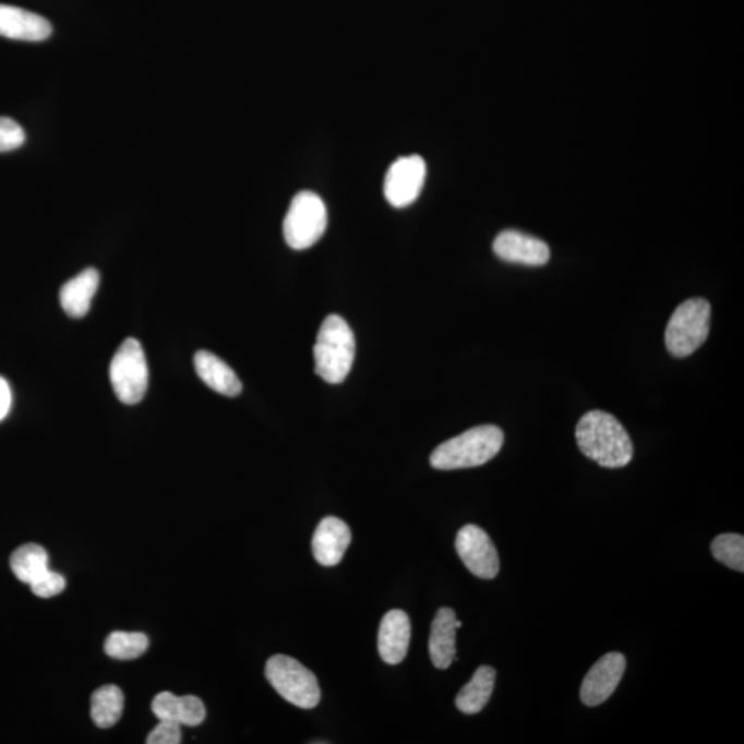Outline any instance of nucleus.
<instances>
[{
    "label": "nucleus",
    "mask_w": 744,
    "mask_h": 744,
    "mask_svg": "<svg viewBox=\"0 0 744 744\" xmlns=\"http://www.w3.org/2000/svg\"><path fill=\"white\" fill-rule=\"evenodd\" d=\"M411 640L410 617L401 610H393L382 617L379 633V651L387 664H398L406 659Z\"/></svg>",
    "instance_id": "obj_14"
},
{
    "label": "nucleus",
    "mask_w": 744,
    "mask_h": 744,
    "mask_svg": "<svg viewBox=\"0 0 744 744\" xmlns=\"http://www.w3.org/2000/svg\"><path fill=\"white\" fill-rule=\"evenodd\" d=\"M265 675L277 694L300 709H313L321 704L322 693L316 675L286 655H275L266 662Z\"/></svg>",
    "instance_id": "obj_4"
},
{
    "label": "nucleus",
    "mask_w": 744,
    "mask_h": 744,
    "mask_svg": "<svg viewBox=\"0 0 744 744\" xmlns=\"http://www.w3.org/2000/svg\"><path fill=\"white\" fill-rule=\"evenodd\" d=\"M115 395L123 405L133 406L143 400L148 389L149 370L143 345L128 338L115 353L109 369Z\"/></svg>",
    "instance_id": "obj_7"
},
{
    "label": "nucleus",
    "mask_w": 744,
    "mask_h": 744,
    "mask_svg": "<svg viewBox=\"0 0 744 744\" xmlns=\"http://www.w3.org/2000/svg\"><path fill=\"white\" fill-rule=\"evenodd\" d=\"M496 672L490 667L476 670L473 677L459 691L455 705L464 715H477L489 704L494 693Z\"/></svg>",
    "instance_id": "obj_18"
},
{
    "label": "nucleus",
    "mask_w": 744,
    "mask_h": 744,
    "mask_svg": "<svg viewBox=\"0 0 744 744\" xmlns=\"http://www.w3.org/2000/svg\"><path fill=\"white\" fill-rule=\"evenodd\" d=\"M711 553L717 562L727 567L743 573L744 571V538L739 533H722L711 543Z\"/></svg>",
    "instance_id": "obj_22"
},
{
    "label": "nucleus",
    "mask_w": 744,
    "mask_h": 744,
    "mask_svg": "<svg viewBox=\"0 0 744 744\" xmlns=\"http://www.w3.org/2000/svg\"><path fill=\"white\" fill-rule=\"evenodd\" d=\"M626 670L625 655L611 652L604 655L586 674L580 686V699L586 706L604 704L615 693Z\"/></svg>",
    "instance_id": "obj_10"
},
{
    "label": "nucleus",
    "mask_w": 744,
    "mask_h": 744,
    "mask_svg": "<svg viewBox=\"0 0 744 744\" xmlns=\"http://www.w3.org/2000/svg\"><path fill=\"white\" fill-rule=\"evenodd\" d=\"M124 696L117 685H105L92 696V720L98 728L117 725L123 715Z\"/></svg>",
    "instance_id": "obj_20"
},
{
    "label": "nucleus",
    "mask_w": 744,
    "mask_h": 744,
    "mask_svg": "<svg viewBox=\"0 0 744 744\" xmlns=\"http://www.w3.org/2000/svg\"><path fill=\"white\" fill-rule=\"evenodd\" d=\"M193 363H195L199 379L208 387H212L214 392L228 397H236L242 393V382H240L236 372L223 359H219L218 356L208 352V350H199Z\"/></svg>",
    "instance_id": "obj_16"
},
{
    "label": "nucleus",
    "mask_w": 744,
    "mask_h": 744,
    "mask_svg": "<svg viewBox=\"0 0 744 744\" xmlns=\"http://www.w3.org/2000/svg\"><path fill=\"white\" fill-rule=\"evenodd\" d=\"M492 249L497 259L511 264L542 266L550 260V249L543 240L515 229L497 235Z\"/></svg>",
    "instance_id": "obj_11"
},
{
    "label": "nucleus",
    "mask_w": 744,
    "mask_h": 744,
    "mask_svg": "<svg viewBox=\"0 0 744 744\" xmlns=\"http://www.w3.org/2000/svg\"><path fill=\"white\" fill-rule=\"evenodd\" d=\"M152 712H154L157 720L178 722V715H180V696L171 693H160L155 696L152 701Z\"/></svg>",
    "instance_id": "obj_26"
},
{
    "label": "nucleus",
    "mask_w": 744,
    "mask_h": 744,
    "mask_svg": "<svg viewBox=\"0 0 744 744\" xmlns=\"http://www.w3.org/2000/svg\"><path fill=\"white\" fill-rule=\"evenodd\" d=\"M457 615L451 608H440L432 623L429 637V655L434 668L445 670L453 664L457 657L455 636H457Z\"/></svg>",
    "instance_id": "obj_15"
},
{
    "label": "nucleus",
    "mask_w": 744,
    "mask_h": 744,
    "mask_svg": "<svg viewBox=\"0 0 744 744\" xmlns=\"http://www.w3.org/2000/svg\"><path fill=\"white\" fill-rule=\"evenodd\" d=\"M65 585L67 581L64 576L49 569L29 586L35 596L41 597V599H50V597L62 593L65 589Z\"/></svg>",
    "instance_id": "obj_25"
},
{
    "label": "nucleus",
    "mask_w": 744,
    "mask_h": 744,
    "mask_svg": "<svg viewBox=\"0 0 744 744\" xmlns=\"http://www.w3.org/2000/svg\"><path fill=\"white\" fill-rule=\"evenodd\" d=\"M99 274L97 269L88 268L73 279L68 280L60 290L62 309L70 317H85L92 308V301L98 290Z\"/></svg>",
    "instance_id": "obj_17"
},
{
    "label": "nucleus",
    "mask_w": 744,
    "mask_h": 744,
    "mask_svg": "<svg viewBox=\"0 0 744 744\" xmlns=\"http://www.w3.org/2000/svg\"><path fill=\"white\" fill-rule=\"evenodd\" d=\"M711 308L704 298H691L681 303L670 317L667 347L675 358H686L698 350L709 337Z\"/></svg>",
    "instance_id": "obj_5"
},
{
    "label": "nucleus",
    "mask_w": 744,
    "mask_h": 744,
    "mask_svg": "<svg viewBox=\"0 0 744 744\" xmlns=\"http://www.w3.org/2000/svg\"><path fill=\"white\" fill-rule=\"evenodd\" d=\"M12 403L13 396L9 382L4 380L3 376H0V422L9 416Z\"/></svg>",
    "instance_id": "obj_28"
},
{
    "label": "nucleus",
    "mask_w": 744,
    "mask_h": 744,
    "mask_svg": "<svg viewBox=\"0 0 744 744\" xmlns=\"http://www.w3.org/2000/svg\"><path fill=\"white\" fill-rule=\"evenodd\" d=\"M356 340L352 328L338 314H329L314 344V371L328 384H343L352 370Z\"/></svg>",
    "instance_id": "obj_3"
},
{
    "label": "nucleus",
    "mask_w": 744,
    "mask_h": 744,
    "mask_svg": "<svg viewBox=\"0 0 744 744\" xmlns=\"http://www.w3.org/2000/svg\"><path fill=\"white\" fill-rule=\"evenodd\" d=\"M181 725L175 721L160 720L146 737L148 744H178L182 741Z\"/></svg>",
    "instance_id": "obj_27"
},
{
    "label": "nucleus",
    "mask_w": 744,
    "mask_h": 744,
    "mask_svg": "<svg viewBox=\"0 0 744 744\" xmlns=\"http://www.w3.org/2000/svg\"><path fill=\"white\" fill-rule=\"evenodd\" d=\"M581 454L602 468H623L633 458V443L626 429L611 413L590 411L576 427Z\"/></svg>",
    "instance_id": "obj_1"
},
{
    "label": "nucleus",
    "mask_w": 744,
    "mask_h": 744,
    "mask_svg": "<svg viewBox=\"0 0 744 744\" xmlns=\"http://www.w3.org/2000/svg\"><path fill=\"white\" fill-rule=\"evenodd\" d=\"M327 207L317 193L303 191L292 197L283 223V235L292 250L311 249L326 232Z\"/></svg>",
    "instance_id": "obj_6"
},
{
    "label": "nucleus",
    "mask_w": 744,
    "mask_h": 744,
    "mask_svg": "<svg viewBox=\"0 0 744 744\" xmlns=\"http://www.w3.org/2000/svg\"><path fill=\"white\" fill-rule=\"evenodd\" d=\"M15 578L23 584H34L41 575L49 571V554L39 544L28 543L19 548L10 559Z\"/></svg>",
    "instance_id": "obj_19"
},
{
    "label": "nucleus",
    "mask_w": 744,
    "mask_h": 744,
    "mask_svg": "<svg viewBox=\"0 0 744 744\" xmlns=\"http://www.w3.org/2000/svg\"><path fill=\"white\" fill-rule=\"evenodd\" d=\"M503 440V432L494 424L471 428L440 444L431 455V465L437 470L476 468L496 457Z\"/></svg>",
    "instance_id": "obj_2"
},
{
    "label": "nucleus",
    "mask_w": 744,
    "mask_h": 744,
    "mask_svg": "<svg viewBox=\"0 0 744 744\" xmlns=\"http://www.w3.org/2000/svg\"><path fill=\"white\" fill-rule=\"evenodd\" d=\"M350 542L352 533L347 523L337 517L323 518L312 539L314 559L324 567H334L343 562Z\"/></svg>",
    "instance_id": "obj_12"
},
{
    "label": "nucleus",
    "mask_w": 744,
    "mask_h": 744,
    "mask_svg": "<svg viewBox=\"0 0 744 744\" xmlns=\"http://www.w3.org/2000/svg\"><path fill=\"white\" fill-rule=\"evenodd\" d=\"M206 720V707L197 696H181L180 716L178 722L181 727H197Z\"/></svg>",
    "instance_id": "obj_23"
},
{
    "label": "nucleus",
    "mask_w": 744,
    "mask_h": 744,
    "mask_svg": "<svg viewBox=\"0 0 744 744\" xmlns=\"http://www.w3.org/2000/svg\"><path fill=\"white\" fill-rule=\"evenodd\" d=\"M149 638L144 633L113 632L105 641V653L118 660H133L144 655Z\"/></svg>",
    "instance_id": "obj_21"
},
{
    "label": "nucleus",
    "mask_w": 744,
    "mask_h": 744,
    "mask_svg": "<svg viewBox=\"0 0 744 744\" xmlns=\"http://www.w3.org/2000/svg\"><path fill=\"white\" fill-rule=\"evenodd\" d=\"M25 140V131L15 120L0 117V152L19 149Z\"/></svg>",
    "instance_id": "obj_24"
},
{
    "label": "nucleus",
    "mask_w": 744,
    "mask_h": 744,
    "mask_svg": "<svg viewBox=\"0 0 744 744\" xmlns=\"http://www.w3.org/2000/svg\"><path fill=\"white\" fill-rule=\"evenodd\" d=\"M52 26L41 15L10 4H0V36L3 38L41 41L49 38Z\"/></svg>",
    "instance_id": "obj_13"
},
{
    "label": "nucleus",
    "mask_w": 744,
    "mask_h": 744,
    "mask_svg": "<svg viewBox=\"0 0 744 744\" xmlns=\"http://www.w3.org/2000/svg\"><path fill=\"white\" fill-rule=\"evenodd\" d=\"M455 548L465 567L477 578L494 579L500 573L496 548L484 529L471 524L460 528Z\"/></svg>",
    "instance_id": "obj_9"
},
{
    "label": "nucleus",
    "mask_w": 744,
    "mask_h": 744,
    "mask_svg": "<svg viewBox=\"0 0 744 744\" xmlns=\"http://www.w3.org/2000/svg\"><path fill=\"white\" fill-rule=\"evenodd\" d=\"M427 180V164L421 156L398 157L386 172L384 193L391 206H410L421 195Z\"/></svg>",
    "instance_id": "obj_8"
}]
</instances>
